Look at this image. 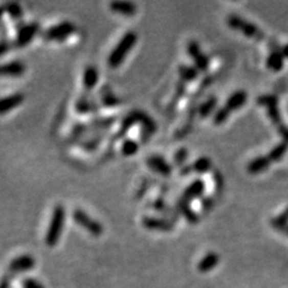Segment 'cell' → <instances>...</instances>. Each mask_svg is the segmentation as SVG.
I'll return each instance as SVG.
<instances>
[{
  "instance_id": "obj_35",
  "label": "cell",
  "mask_w": 288,
  "mask_h": 288,
  "mask_svg": "<svg viewBox=\"0 0 288 288\" xmlns=\"http://www.w3.org/2000/svg\"><path fill=\"white\" fill-rule=\"evenodd\" d=\"M106 102V105H110V106H115L119 103L118 98L115 95H108L106 97H104V104Z\"/></svg>"
},
{
  "instance_id": "obj_8",
  "label": "cell",
  "mask_w": 288,
  "mask_h": 288,
  "mask_svg": "<svg viewBox=\"0 0 288 288\" xmlns=\"http://www.w3.org/2000/svg\"><path fill=\"white\" fill-rule=\"evenodd\" d=\"M25 101L23 93H14L0 98V116L6 115L11 110L20 106Z\"/></svg>"
},
{
  "instance_id": "obj_28",
  "label": "cell",
  "mask_w": 288,
  "mask_h": 288,
  "mask_svg": "<svg viewBox=\"0 0 288 288\" xmlns=\"http://www.w3.org/2000/svg\"><path fill=\"white\" fill-rule=\"evenodd\" d=\"M180 208L183 211V214L191 221H195L196 220V215L194 214V211L189 207V202L185 201V200L182 198V201L180 202Z\"/></svg>"
},
{
  "instance_id": "obj_1",
  "label": "cell",
  "mask_w": 288,
  "mask_h": 288,
  "mask_svg": "<svg viewBox=\"0 0 288 288\" xmlns=\"http://www.w3.org/2000/svg\"><path fill=\"white\" fill-rule=\"evenodd\" d=\"M65 219V208L61 205L56 206L53 210L52 218L51 221H49L47 233L45 236V242L48 247H55L59 242L60 237L64 230Z\"/></svg>"
},
{
  "instance_id": "obj_33",
  "label": "cell",
  "mask_w": 288,
  "mask_h": 288,
  "mask_svg": "<svg viewBox=\"0 0 288 288\" xmlns=\"http://www.w3.org/2000/svg\"><path fill=\"white\" fill-rule=\"evenodd\" d=\"M24 288H45L39 281H35L33 279H26L23 283Z\"/></svg>"
},
{
  "instance_id": "obj_5",
  "label": "cell",
  "mask_w": 288,
  "mask_h": 288,
  "mask_svg": "<svg viewBox=\"0 0 288 288\" xmlns=\"http://www.w3.org/2000/svg\"><path fill=\"white\" fill-rule=\"evenodd\" d=\"M76 31V25L72 21H62L48 28L44 32V37L48 41H64Z\"/></svg>"
},
{
  "instance_id": "obj_36",
  "label": "cell",
  "mask_w": 288,
  "mask_h": 288,
  "mask_svg": "<svg viewBox=\"0 0 288 288\" xmlns=\"http://www.w3.org/2000/svg\"><path fill=\"white\" fill-rule=\"evenodd\" d=\"M10 47H11L10 43H8V42H6V41H2V42H0V57L6 55V54L9 52Z\"/></svg>"
},
{
  "instance_id": "obj_32",
  "label": "cell",
  "mask_w": 288,
  "mask_h": 288,
  "mask_svg": "<svg viewBox=\"0 0 288 288\" xmlns=\"http://www.w3.org/2000/svg\"><path fill=\"white\" fill-rule=\"evenodd\" d=\"M288 220V208L283 212L282 215H280L278 218H275L272 223L275 227H281V225H285Z\"/></svg>"
},
{
  "instance_id": "obj_11",
  "label": "cell",
  "mask_w": 288,
  "mask_h": 288,
  "mask_svg": "<svg viewBox=\"0 0 288 288\" xmlns=\"http://www.w3.org/2000/svg\"><path fill=\"white\" fill-rule=\"evenodd\" d=\"M26 72V65L21 61H12L0 64V76L18 77Z\"/></svg>"
},
{
  "instance_id": "obj_30",
  "label": "cell",
  "mask_w": 288,
  "mask_h": 288,
  "mask_svg": "<svg viewBox=\"0 0 288 288\" xmlns=\"http://www.w3.org/2000/svg\"><path fill=\"white\" fill-rule=\"evenodd\" d=\"M188 154H189V152H188V149L186 147H182L180 148L179 151L175 153L174 155V161H175V164L179 165V166H184L185 164V161L187 160L188 158Z\"/></svg>"
},
{
  "instance_id": "obj_14",
  "label": "cell",
  "mask_w": 288,
  "mask_h": 288,
  "mask_svg": "<svg viewBox=\"0 0 288 288\" xmlns=\"http://www.w3.org/2000/svg\"><path fill=\"white\" fill-rule=\"evenodd\" d=\"M266 65L270 71L274 73L281 72L285 65V57L283 56L282 52L281 51L271 52L267 57Z\"/></svg>"
},
{
  "instance_id": "obj_37",
  "label": "cell",
  "mask_w": 288,
  "mask_h": 288,
  "mask_svg": "<svg viewBox=\"0 0 288 288\" xmlns=\"http://www.w3.org/2000/svg\"><path fill=\"white\" fill-rule=\"evenodd\" d=\"M278 130H279V134L283 137L284 141L288 143V127L284 126V125H280Z\"/></svg>"
},
{
  "instance_id": "obj_19",
  "label": "cell",
  "mask_w": 288,
  "mask_h": 288,
  "mask_svg": "<svg viewBox=\"0 0 288 288\" xmlns=\"http://www.w3.org/2000/svg\"><path fill=\"white\" fill-rule=\"evenodd\" d=\"M217 103H218V99L214 96L209 97L207 101H205L204 103H202L198 107V116L201 118H207L209 117L212 112H215V109L217 107Z\"/></svg>"
},
{
  "instance_id": "obj_29",
  "label": "cell",
  "mask_w": 288,
  "mask_h": 288,
  "mask_svg": "<svg viewBox=\"0 0 288 288\" xmlns=\"http://www.w3.org/2000/svg\"><path fill=\"white\" fill-rule=\"evenodd\" d=\"M3 9H4V11H8L9 13L11 14V16H13L14 18H19L21 16V14H23V11H21L20 6L18 4H16V3L8 4Z\"/></svg>"
},
{
  "instance_id": "obj_23",
  "label": "cell",
  "mask_w": 288,
  "mask_h": 288,
  "mask_svg": "<svg viewBox=\"0 0 288 288\" xmlns=\"http://www.w3.org/2000/svg\"><path fill=\"white\" fill-rule=\"evenodd\" d=\"M139 144H138L135 140L127 139L125 140L121 146V152L124 156H134L138 151H139Z\"/></svg>"
},
{
  "instance_id": "obj_13",
  "label": "cell",
  "mask_w": 288,
  "mask_h": 288,
  "mask_svg": "<svg viewBox=\"0 0 288 288\" xmlns=\"http://www.w3.org/2000/svg\"><path fill=\"white\" fill-rule=\"evenodd\" d=\"M270 165H271V160L269 159L268 155L258 156L254 158L252 161L249 162L247 170L250 174L255 175L266 171Z\"/></svg>"
},
{
  "instance_id": "obj_18",
  "label": "cell",
  "mask_w": 288,
  "mask_h": 288,
  "mask_svg": "<svg viewBox=\"0 0 288 288\" xmlns=\"http://www.w3.org/2000/svg\"><path fill=\"white\" fill-rule=\"evenodd\" d=\"M179 74L182 78V80L186 82H191L194 81L198 77V70L195 67H190V65H181L179 68Z\"/></svg>"
},
{
  "instance_id": "obj_25",
  "label": "cell",
  "mask_w": 288,
  "mask_h": 288,
  "mask_svg": "<svg viewBox=\"0 0 288 288\" xmlns=\"http://www.w3.org/2000/svg\"><path fill=\"white\" fill-rule=\"evenodd\" d=\"M194 67L198 70V72H206L209 68V58L203 54H198L196 57L193 58Z\"/></svg>"
},
{
  "instance_id": "obj_31",
  "label": "cell",
  "mask_w": 288,
  "mask_h": 288,
  "mask_svg": "<svg viewBox=\"0 0 288 288\" xmlns=\"http://www.w3.org/2000/svg\"><path fill=\"white\" fill-rule=\"evenodd\" d=\"M76 107L79 112H90L92 109V104L87 99H79Z\"/></svg>"
},
{
  "instance_id": "obj_40",
  "label": "cell",
  "mask_w": 288,
  "mask_h": 288,
  "mask_svg": "<svg viewBox=\"0 0 288 288\" xmlns=\"http://www.w3.org/2000/svg\"><path fill=\"white\" fill-rule=\"evenodd\" d=\"M282 54H283V56L285 57V59H288V44H286V45H284L283 47H282Z\"/></svg>"
},
{
  "instance_id": "obj_7",
  "label": "cell",
  "mask_w": 288,
  "mask_h": 288,
  "mask_svg": "<svg viewBox=\"0 0 288 288\" xmlns=\"http://www.w3.org/2000/svg\"><path fill=\"white\" fill-rule=\"evenodd\" d=\"M146 165L154 172H157L160 175H162V176H170L172 173L171 165L164 157L158 155L149 156L146 160Z\"/></svg>"
},
{
  "instance_id": "obj_12",
  "label": "cell",
  "mask_w": 288,
  "mask_h": 288,
  "mask_svg": "<svg viewBox=\"0 0 288 288\" xmlns=\"http://www.w3.org/2000/svg\"><path fill=\"white\" fill-rule=\"evenodd\" d=\"M248 101V94L246 91L239 90L234 92L229 98L227 103H225V107H227L231 112L236 111L238 109L242 108Z\"/></svg>"
},
{
  "instance_id": "obj_2",
  "label": "cell",
  "mask_w": 288,
  "mask_h": 288,
  "mask_svg": "<svg viewBox=\"0 0 288 288\" xmlns=\"http://www.w3.org/2000/svg\"><path fill=\"white\" fill-rule=\"evenodd\" d=\"M138 41V35L135 31H128L123 35L117 46L112 49L108 57V64L110 68L116 69L123 63L128 53L134 48Z\"/></svg>"
},
{
  "instance_id": "obj_38",
  "label": "cell",
  "mask_w": 288,
  "mask_h": 288,
  "mask_svg": "<svg viewBox=\"0 0 288 288\" xmlns=\"http://www.w3.org/2000/svg\"><path fill=\"white\" fill-rule=\"evenodd\" d=\"M203 207L205 208V209H207V208H210V207H212V205H214V202H212V200L210 198V197H205L204 200H203Z\"/></svg>"
},
{
  "instance_id": "obj_27",
  "label": "cell",
  "mask_w": 288,
  "mask_h": 288,
  "mask_svg": "<svg viewBox=\"0 0 288 288\" xmlns=\"http://www.w3.org/2000/svg\"><path fill=\"white\" fill-rule=\"evenodd\" d=\"M267 115L270 118V120L272 121V123L277 124V125H281L282 122V117L280 114V110H279V105H273L267 108Z\"/></svg>"
},
{
  "instance_id": "obj_20",
  "label": "cell",
  "mask_w": 288,
  "mask_h": 288,
  "mask_svg": "<svg viewBox=\"0 0 288 288\" xmlns=\"http://www.w3.org/2000/svg\"><path fill=\"white\" fill-rule=\"evenodd\" d=\"M142 223L146 229L149 230H169L170 224L166 220H161L158 218H152V217H145L142 220Z\"/></svg>"
},
{
  "instance_id": "obj_34",
  "label": "cell",
  "mask_w": 288,
  "mask_h": 288,
  "mask_svg": "<svg viewBox=\"0 0 288 288\" xmlns=\"http://www.w3.org/2000/svg\"><path fill=\"white\" fill-rule=\"evenodd\" d=\"M99 141H101V138H94V139H92V140H87L86 142H84L83 145L86 149H93L97 146Z\"/></svg>"
},
{
  "instance_id": "obj_39",
  "label": "cell",
  "mask_w": 288,
  "mask_h": 288,
  "mask_svg": "<svg viewBox=\"0 0 288 288\" xmlns=\"http://www.w3.org/2000/svg\"><path fill=\"white\" fill-rule=\"evenodd\" d=\"M192 172V167L189 165V166H183L182 169H181V174L182 175H188L189 173Z\"/></svg>"
},
{
  "instance_id": "obj_21",
  "label": "cell",
  "mask_w": 288,
  "mask_h": 288,
  "mask_svg": "<svg viewBox=\"0 0 288 288\" xmlns=\"http://www.w3.org/2000/svg\"><path fill=\"white\" fill-rule=\"evenodd\" d=\"M192 171L197 174H205L212 168V162L208 157H200L191 165Z\"/></svg>"
},
{
  "instance_id": "obj_10",
  "label": "cell",
  "mask_w": 288,
  "mask_h": 288,
  "mask_svg": "<svg viewBox=\"0 0 288 288\" xmlns=\"http://www.w3.org/2000/svg\"><path fill=\"white\" fill-rule=\"evenodd\" d=\"M35 260L31 255H20L10 262V269L13 272H26L33 269Z\"/></svg>"
},
{
  "instance_id": "obj_3",
  "label": "cell",
  "mask_w": 288,
  "mask_h": 288,
  "mask_svg": "<svg viewBox=\"0 0 288 288\" xmlns=\"http://www.w3.org/2000/svg\"><path fill=\"white\" fill-rule=\"evenodd\" d=\"M229 27L233 30L240 31L243 35L250 39L254 40H262L264 39V33L256 26L255 24L249 21L238 15H230L228 17Z\"/></svg>"
},
{
  "instance_id": "obj_16",
  "label": "cell",
  "mask_w": 288,
  "mask_h": 288,
  "mask_svg": "<svg viewBox=\"0 0 288 288\" xmlns=\"http://www.w3.org/2000/svg\"><path fill=\"white\" fill-rule=\"evenodd\" d=\"M111 11L123 15H134L137 12V6L131 2H114L110 4Z\"/></svg>"
},
{
  "instance_id": "obj_4",
  "label": "cell",
  "mask_w": 288,
  "mask_h": 288,
  "mask_svg": "<svg viewBox=\"0 0 288 288\" xmlns=\"http://www.w3.org/2000/svg\"><path fill=\"white\" fill-rule=\"evenodd\" d=\"M73 219L78 224L79 227L84 229L87 233H90L92 236L98 237L104 233L103 225L97 220L93 219L91 216L86 214L82 209H76L73 212Z\"/></svg>"
},
{
  "instance_id": "obj_26",
  "label": "cell",
  "mask_w": 288,
  "mask_h": 288,
  "mask_svg": "<svg viewBox=\"0 0 288 288\" xmlns=\"http://www.w3.org/2000/svg\"><path fill=\"white\" fill-rule=\"evenodd\" d=\"M256 102L259 106H264L266 108L273 106V105H279V99L275 95L267 94V95H260L256 99Z\"/></svg>"
},
{
  "instance_id": "obj_22",
  "label": "cell",
  "mask_w": 288,
  "mask_h": 288,
  "mask_svg": "<svg viewBox=\"0 0 288 288\" xmlns=\"http://www.w3.org/2000/svg\"><path fill=\"white\" fill-rule=\"evenodd\" d=\"M287 151H288V143L283 141L275 145L271 149L268 154V157L271 160V162H278L285 156Z\"/></svg>"
},
{
  "instance_id": "obj_24",
  "label": "cell",
  "mask_w": 288,
  "mask_h": 288,
  "mask_svg": "<svg viewBox=\"0 0 288 288\" xmlns=\"http://www.w3.org/2000/svg\"><path fill=\"white\" fill-rule=\"evenodd\" d=\"M231 114H232V112L225 106L220 107L219 109H217L215 111L214 118H212V122H214V124L217 125V126H219V125H222L228 121Z\"/></svg>"
},
{
  "instance_id": "obj_6",
  "label": "cell",
  "mask_w": 288,
  "mask_h": 288,
  "mask_svg": "<svg viewBox=\"0 0 288 288\" xmlns=\"http://www.w3.org/2000/svg\"><path fill=\"white\" fill-rule=\"evenodd\" d=\"M37 31H39V25L36 23L24 25V26H21L18 30V33L15 39V45L19 47L26 46L32 41Z\"/></svg>"
},
{
  "instance_id": "obj_9",
  "label": "cell",
  "mask_w": 288,
  "mask_h": 288,
  "mask_svg": "<svg viewBox=\"0 0 288 288\" xmlns=\"http://www.w3.org/2000/svg\"><path fill=\"white\" fill-rule=\"evenodd\" d=\"M205 189H206V185L204 181L200 179L195 180L189 186H187L183 194V200H185L187 202H190L192 200L201 197L204 195Z\"/></svg>"
},
{
  "instance_id": "obj_17",
  "label": "cell",
  "mask_w": 288,
  "mask_h": 288,
  "mask_svg": "<svg viewBox=\"0 0 288 288\" xmlns=\"http://www.w3.org/2000/svg\"><path fill=\"white\" fill-rule=\"evenodd\" d=\"M83 86L85 90H92L98 82V71L95 67H86L83 72L82 78Z\"/></svg>"
},
{
  "instance_id": "obj_15",
  "label": "cell",
  "mask_w": 288,
  "mask_h": 288,
  "mask_svg": "<svg viewBox=\"0 0 288 288\" xmlns=\"http://www.w3.org/2000/svg\"><path fill=\"white\" fill-rule=\"evenodd\" d=\"M131 115L137 123H140L142 125V127L146 130L147 134H154L156 131L157 129L156 123L153 121V119H151L146 114H144L143 111L135 110L134 112H131Z\"/></svg>"
}]
</instances>
